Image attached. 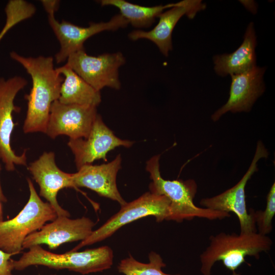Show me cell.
Instances as JSON below:
<instances>
[{
    "label": "cell",
    "instance_id": "cell-1",
    "mask_svg": "<svg viewBox=\"0 0 275 275\" xmlns=\"http://www.w3.org/2000/svg\"><path fill=\"white\" fill-rule=\"evenodd\" d=\"M10 57L24 67L32 80L31 91L25 95L28 109L23 131L45 133L50 108L60 97L64 78L54 68L51 57H24L15 51L10 52Z\"/></svg>",
    "mask_w": 275,
    "mask_h": 275
},
{
    "label": "cell",
    "instance_id": "cell-2",
    "mask_svg": "<svg viewBox=\"0 0 275 275\" xmlns=\"http://www.w3.org/2000/svg\"><path fill=\"white\" fill-rule=\"evenodd\" d=\"M159 158L160 155L151 157L147 162L146 169L152 180L149 184L150 192L164 196L170 202L168 221L181 222L194 217L222 219L230 216L229 213L197 206L193 201L197 187L195 181L163 179L160 172Z\"/></svg>",
    "mask_w": 275,
    "mask_h": 275
},
{
    "label": "cell",
    "instance_id": "cell-3",
    "mask_svg": "<svg viewBox=\"0 0 275 275\" xmlns=\"http://www.w3.org/2000/svg\"><path fill=\"white\" fill-rule=\"evenodd\" d=\"M114 254L108 246L63 254L47 251L40 245L30 248L17 260H13L14 269L22 270L33 265H41L57 270L68 269L82 274L101 272L111 268Z\"/></svg>",
    "mask_w": 275,
    "mask_h": 275
},
{
    "label": "cell",
    "instance_id": "cell-4",
    "mask_svg": "<svg viewBox=\"0 0 275 275\" xmlns=\"http://www.w3.org/2000/svg\"><path fill=\"white\" fill-rule=\"evenodd\" d=\"M210 244L200 255L201 271L203 275H211L214 264L221 261L233 275L247 256L259 258V254L270 249L271 239L258 232L231 234L221 232L210 237Z\"/></svg>",
    "mask_w": 275,
    "mask_h": 275
},
{
    "label": "cell",
    "instance_id": "cell-5",
    "mask_svg": "<svg viewBox=\"0 0 275 275\" xmlns=\"http://www.w3.org/2000/svg\"><path fill=\"white\" fill-rule=\"evenodd\" d=\"M27 181L30 190L28 202L15 217L0 223V250L14 255L22 250L29 235L58 217L50 204L40 199L31 180L28 179Z\"/></svg>",
    "mask_w": 275,
    "mask_h": 275
},
{
    "label": "cell",
    "instance_id": "cell-6",
    "mask_svg": "<svg viewBox=\"0 0 275 275\" xmlns=\"http://www.w3.org/2000/svg\"><path fill=\"white\" fill-rule=\"evenodd\" d=\"M169 200L164 196L147 192L138 199L121 206L120 210L85 240L73 249L77 251L82 247L101 241L111 236L124 225L144 217L153 216L157 222L168 221L170 216Z\"/></svg>",
    "mask_w": 275,
    "mask_h": 275
},
{
    "label": "cell",
    "instance_id": "cell-7",
    "mask_svg": "<svg viewBox=\"0 0 275 275\" xmlns=\"http://www.w3.org/2000/svg\"><path fill=\"white\" fill-rule=\"evenodd\" d=\"M48 13L49 24L59 40L61 48L54 58L57 64L67 60L72 53L84 49V43L91 37L103 31H115L126 28L128 21L120 14L114 16L106 22H91L87 27L75 25L62 20L59 22L54 17L58 9L59 1H41Z\"/></svg>",
    "mask_w": 275,
    "mask_h": 275
},
{
    "label": "cell",
    "instance_id": "cell-8",
    "mask_svg": "<svg viewBox=\"0 0 275 275\" xmlns=\"http://www.w3.org/2000/svg\"><path fill=\"white\" fill-rule=\"evenodd\" d=\"M67 60L66 65L96 90L120 88L119 69L126 62L121 52L92 56L84 49L71 54Z\"/></svg>",
    "mask_w": 275,
    "mask_h": 275
},
{
    "label": "cell",
    "instance_id": "cell-9",
    "mask_svg": "<svg viewBox=\"0 0 275 275\" xmlns=\"http://www.w3.org/2000/svg\"><path fill=\"white\" fill-rule=\"evenodd\" d=\"M268 151L261 141L257 145L255 153L249 168L241 180L234 186L214 197L202 199L200 205L204 208L229 213L237 216L240 233L256 232L255 222L246 208L245 188L248 181L258 170V162L267 157Z\"/></svg>",
    "mask_w": 275,
    "mask_h": 275
},
{
    "label": "cell",
    "instance_id": "cell-10",
    "mask_svg": "<svg viewBox=\"0 0 275 275\" xmlns=\"http://www.w3.org/2000/svg\"><path fill=\"white\" fill-rule=\"evenodd\" d=\"M28 84L27 80L16 76L5 80L0 78V158L9 171L15 170V164H26V150L17 155L11 146V136L15 124L12 113L20 108L14 105L16 94Z\"/></svg>",
    "mask_w": 275,
    "mask_h": 275
},
{
    "label": "cell",
    "instance_id": "cell-11",
    "mask_svg": "<svg viewBox=\"0 0 275 275\" xmlns=\"http://www.w3.org/2000/svg\"><path fill=\"white\" fill-rule=\"evenodd\" d=\"M97 107L65 104L58 100L51 106L45 133L54 139L66 135L70 139L87 138L98 114Z\"/></svg>",
    "mask_w": 275,
    "mask_h": 275
},
{
    "label": "cell",
    "instance_id": "cell-12",
    "mask_svg": "<svg viewBox=\"0 0 275 275\" xmlns=\"http://www.w3.org/2000/svg\"><path fill=\"white\" fill-rule=\"evenodd\" d=\"M95 225L93 221L85 216L76 219L58 216L40 230L29 235L23 241L22 250L41 244L55 250L66 242L81 241L91 234Z\"/></svg>",
    "mask_w": 275,
    "mask_h": 275
},
{
    "label": "cell",
    "instance_id": "cell-13",
    "mask_svg": "<svg viewBox=\"0 0 275 275\" xmlns=\"http://www.w3.org/2000/svg\"><path fill=\"white\" fill-rule=\"evenodd\" d=\"M133 142L122 140L116 136L104 123L98 115L88 136L86 138L70 139L68 146L75 157L76 166L78 169L86 164H90L95 160L105 161L107 153L115 148L131 147Z\"/></svg>",
    "mask_w": 275,
    "mask_h": 275
},
{
    "label": "cell",
    "instance_id": "cell-14",
    "mask_svg": "<svg viewBox=\"0 0 275 275\" xmlns=\"http://www.w3.org/2000/svg\"><path fill=\"white\" fill-rule=\"evenodd\" d=\"M205 8L206 5L200 0H183L177 2L174 7L158 16L159 21L153 29L149 31H133L129 34L128 37L133 41L145 39L152 41L160 51L167 57L169 51L172 50L173 31L180 19L184 15L193 19L198 12Z\"/></svg>",
    "mask_w": 275,
    "mask_h": 275
},
{
    "label": "cell",
    "instance_id": "cell-15",
    "mask_svg": "<svg viewBox=\"0 0 275 275\" xmlns=\"http://www.w3.org/2000/svg\"><path fill=\"white\" fill-rule=\"evenodd\" d=\"M28 170L40 187V195L44 198L56 211L58 216H70L57 201L58 192L64 188H75L72 174L65 173L56 163L52 152H44L36 160L31 162Z\"/></svg>",
    "mask_w": 275,
    "mask_h": 275
},
{
    "label": "cell",
    "instance_id": "cell-16",
    "mask_svg": "<svg viewBox=\"0 0 275 275\" xmlns=\"http://www.w3.org/2000/svg\"><path fill=\"white\" fill-rule=\"evenodd\" d=\"M265 71L264 67L256 66L243 73L231 75L229 98L226 104L212 115V120L217 121L228 112H249L265 90L263 78Z\"/></svg>",
    "mask_w": 275,
    "mask_h": 275
},
{
    "label": "cell",
    "instance_id": "cell-17",
    "mask_svg": "<svg viewBox=\"0 0 275 275\" xmlns=\"http://www.w3.org/2000/svg\"><path fill=\"white\" fill-rule=\"evenodd\" d=\"M120 154L112 161L100 165L86 164L72 174L75 188L86 187L99 196L117 202L121 206L127 202L119 193L116 183L119 170L121 168Z\"/></svg>",
    "mask_w": 275,
    "mask_h": 275
},
{
    "label": "cell",
    "instance_id": "cell-18",
    "mask_svg": "<svg viewBox=\"0 0 275 275\" xmlns=\"http://www.w3.org/2000/svg\"><path fill=\"white\" fill-rule=\"evenodd\" d=\"M257 40L253 22H251L241 45L229 54L216 55L213 57L215 72L219 76L238 74L256 66L255 48Z\"/></svg>",
    "mask_w": 275,
    "mask_h": 275
},
{
    "label": "cell",
    "instance_id": "cell-19",
    "mask_svg": "<svg viewBox=\"0 0 275 275\" xmlns=\"http://www.w3.org/2000/svg\"><path fill=\"white\" fill-rule=\"evenodd\" d=\"M64 76L58 100L65 104L97 107L101 102L99 91L96 90L66 64L56 68Z\"/></svg>",
    "mask_w": 275,
    "mask_h": 275
},
{
    "label": "cell",
    "instance_id": "cell-20",
    "mask_svg": "<svg viewBox=\"0 0 275 275\" xmlns=\"http://www.w3.org/2000/svg\"><path fill=\"white\" fill-rule=\"evenodd\" d=\"M99 3L102 6H111L117 8L120 14L128 23L136 28H149L164 10L175 5V3H172L147 7L132 4L124 0H101Z\"/></svg>",
    "mask_w": 275,
    "mask_h": 275
},
{
    "label": "cell",
    "instance_id": "cell-21",
    "mask_svg": "<svg viewBox=\"0 0 275 275\" xmlns=\"http://www.w3.org/2000/svg\"><path fill=\"white\" fill-rule=\"evenodd\" d=\"M147 263L140 262L132 256L121 260L118 266V271L124 275H180L170 274L164 272L162 268L166 264L161 257L154 252L149 254Z\"/></svg>",
    "mask_w": 275,
    "mask_h": 275
},
{
    "label": "cell",
    "instance_id": "cell-22",
    "mask_svg": "<svg viewBox=\"0 0 275 275\" xmlns=\"http://www.w3.org/2000/svg\"><path fill=\"white\" fill-rule=\"evenodd\" d=\"M36 11L35 6L24 0H11L5 8L6 20L0 32V41L12 27L31 17Z\"/></svg>",
    "mask_w": 275,
    "mask_h": 275
},
{
    "label": "cell",
    "instance_id": "cell-23",
    "mask_svg": "<svg viewBox=\"0 0 275 275\" xmlns=\"http://www.w3.org/2000/svg\"><path fill=\"white\" fill-rule=\"evenodd\" d=\"M252 214L258 227V233L266 235L272 230V221L275 214V183L272 185L266 199V206L264 211L251 209Z\"/></svg>",
    "mask_w": 275,
    "mask_h": 275
},
{
    "label": "cell",
    "instance_id": "cell-24",
    "mask_svg": "<svg viewBox=\"0 0 275 275\" xmlns=\"http://www.w3.org/2000/svg\"><path fill=\"white\" fill-rule=\"evenodd\" d=\"M13 255L0 250V275H13V260L11 259Z\"/></svg>",
    "mask_w": 275,
    "mask_h": 275
},
{
    "label": "cell",
    "instance_id": "cell-25",
    "mask_svg": "<svg viewBox=\"0 0 275 275\" xmlns=\"http://www.w3.org/2000/svg\"><path fill=\"white\" fill-rule=\"evenodd\" d=\"M0 171H1V166H0ZM7 201V198L4 196L3 190L2 189L1 182H0V202H6Z\"/></svg>",
    "mask_w": 275,
    "mask_h": 275
},
{
    "label": "cell",
    "instance_id": "cell-26",
    "mask_svg": "<svg viewBox=\"0 0 275 275\" xmlns=\"http://www.w3.org/2000/svg\"><path fill=\"white\" fill-rule=\"evenodd\" d=\"M3 221V211H2V207L1 205V203L0 202V223L2 222Z\"/></svg>",
    "mask_w": 275,
    "mask_h": 275
},
{
    "label": "cell",
    "instance_id": "cell-27",
    "mask_svg": "<svg viewBox=\"0 0 275 275\" xmlns=\"http://www.w3.org/2000/svg\"><path fill=\"white\" fill-rule=\"evenodd\" d=\"M51 275H57V274H51Z\"/></svg>",
    "mask_w": 275,
    "mask_h": 275
}]
</instances>
